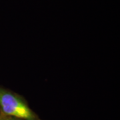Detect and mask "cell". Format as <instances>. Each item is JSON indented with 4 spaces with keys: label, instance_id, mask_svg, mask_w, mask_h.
<instances>
[{
    "label": "cell",
    "instance_id": "1",
    "mask_svg": "<svg viewBox=\"0 0 120 120\" xmlns=\"http://www.w3.org/2000/svg\"><path fill=\"white\" fill-rule=\"evenodd\" d=\"M0 113L21 120H43L22 95L2 86H0Z\"/></svg>",
    "mask_w": 120,
    "mask_h": 120
},
{
    "label": "cell",
    "instance_id": "2",
    "mask_svg": "<svg viewBox=\"0 0 120 120\" xmlns=\"http://www.w3.org/2000/svg\"><path fill=\"white\" fill-rule=\"evenodd\" d=\"M0 120H21L17 119V118H15L13 117H11V116H5L2 114L1 113H0Z\"/></svg>",
    "mask_w": 120,
    "mask_h": 120
}]
</instances>
